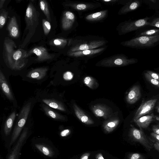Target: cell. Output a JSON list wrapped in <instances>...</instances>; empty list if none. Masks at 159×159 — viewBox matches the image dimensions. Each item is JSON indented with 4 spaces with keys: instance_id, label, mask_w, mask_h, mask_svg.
<instances>
[{
    "instance_id": "6da1fadb",
    "label": "cell",
    "mask_w": 159,
    "mask_h": 159,
    "mask_svg": "<svg viewBox=\"0 0 159 159\" xmlns=\"http://www.w3.org/2000/svg\"><path fill=\"white\" fill-rule=\"evenodd\" d=\"M17 47L14 42L7 38L3 44V58L7 66L11 69L19 70L24 67L26 63L27 52L21 49H15Z\"/></svg>"
},
{
    "instance_id": "7a4b0ae2",
    "label": "cell",
    "mask_w": 159,
    "mask_h": 159,
    "mask_svg": "<svg viewBox=\"0 0 159 159\" xmlns=\"http://www.w3.org/2000/svg\"><path fill=\"white\" fill-rule=\"evenodd\" d=\"M32 104L31 101H28L24 104L21 108L11 136L10 147L16 141L24 127L30 111Z\"/></svg>"
},
{
    "instance_id": "3957f363",
    "label": "cell",
    "mask_w": 159,
    "mask_h": 159,
    "mask_svg": "<svg viewBox=\"0 0 159 159\" xmlns=\"http://www.w3.org/2000/svg\"><path fill=\"white\" fill-rule=\"evenodd\" d=\"M159 42V34L152 36H142L123 42V46L130 48L149 47Z\"/></svg>"
},
{
    "instance_id": "277c9868",
    "label": "cell",
    "mask_w": 159,
    "mask_h": 159,
    "mask_svg": "<svg viewBox=\"0 0 159 159\" xmlns=\"http://www.w3.org/2000/svg\"><path fill=\"white\" fill-rule=\"evenodd\" d=\"M137 61L136 59L129 58L124 55L118 54L105 58L97 64L105 67L123 66L135 63Z\"/></svg>"
},
{
    "instance_id": "5b68a950",
    "label": "cell",
    "mask_w": 159,
    "mask_h": 159,
    "mask_svg": "<svg viewBox=\"0 0 159 159\" xmlns=\"http://www.w3.org/2000/svg\"><path fill=\"white\" fill-rule=\"evenodd\" d=\"M130 134L134 141L142 145L148 151H150L153 147V143L149 139L142 129H138L131 125Z\"/></svg>"
},
{
    "instance_id": "8992f818",
    "label": "cell",
    "mask_w": 159,
    "mask_h": 159,
    "mask_svg": "<svg viewBox=\"0 0 159 159\" xmlns=\"http://www.w3.org/2000/svg\"><path fill=\"white\" fill-rule=\"evenodd\" d=\"M148 17L129 22L125 23L119 29L120 34H124L136 30L147 25H149Z\"/></svg>"
},
{
    "instance_id": "52a82bcc",
    "label": "cell",
    "mask_w": 159,
    "mask_h": 159,
    "mask_svg": "<svg viewBox=\"0 0 159 159\" xmlns=\"http://www.w3.org/2000/svg\"><path fill=\"white\" fill-rule=\"evenodd\" d=\"M106 43L103 40H94L87 41L77 43L71 47L70 52H74L79 51L97 49Z\"/></svg>"
},
{
    "instance_id": "ba28073f",
    "label": "cell",
    "mask_w": 159,
    "mask_h": 159,
    "mask_svg": "<svg viewBox=\"0 0 159 159\" xmlns=\"http://www.w3.org/2000/svg\"><path fill=\"white\" fill-rule=\"evenodd\" d=\"M157 101L156 98L147 101L143 100L135 112L133 118L134 121L150 112L153 109Z\"/></svg>"
},
{
    "instance_id": "9c48e42d",
    "label": "cell",
    "mask_w": 159,
    "mask_h": 159,
    "mask_svg": "<svg viewBox=\"0 0 159 159\" xmlns=\"http://www.w3.org/2000/svg\"><path fill=\"white\" fill-rule=\"evenodd\" d=\"M35 54L37 56L35 60L38 61H43L52 59L55 55L49 53L47 49L42 46L35 47L27 52L26 58L32 54Z\"/></svg>"
},
{
    "instance_id": "30bf717a",
    "label": "cell",
    "mask_w": 159,
    "mask_h": 159,
    "mask_svg": "<svg viewBox=\"0 0 159 159\" xmlns=\"http://www.w3.org/2000/svg\"><path fill=\"white\" fill-rule=\"evenodd\" d=\"M37 11L32 3H29L27 8L25 15V20L26 27H30L34 25L38 20Z\"/></svg>"
},
{
    "instance_id": "8fae6325",
    "label": "cell",
    "mask_w": 159,
    "mask_h": 159,
    "mask_svg": "<svg viewBox=\"0 0 159 159\" xmlns=\"http://www.w3.org/2000/svg\"><path fill=\"white\" fill-rule=\"evenodd\" d=\"M28 133V128L25 127L9 154L7 159H18L21 148L26 139Z\"/></svg>"
},
{
    "instance_id": "7c38bea8",
    "label": "cell",
    "mask_w": 159,
    "mask_h": 159,
    "mask_svg": "<svg viewBox=\"0 0 159 159\" xmlns=\"http://www.w3.org/2000/svg\"><path fill=\"white\" fill-rule=\"evenodd\" d=\"M141 96L140 86L138 85H134L131 88L127 95L126 100L128 103L134 104L140 99Z\"/></svg>"
},
{
    "instance_id": "4fadbf2b",
    "label": "cell",
    "mask_w": 159,
    "mask_h": 159,
    "mask_svg": "<svg viewBox=\"0 0 159 159\" xmlns=\"http://www.w3.org/2000/svg\"><path fill=\"white\" fill-rule=\"evenodd\" d=\"M0 86L1 89L6 97L10 101H14L13 93L6 77L1 70L0 71Z\"/></svg>"
},
{
    "instance_id": "5bb4252c",
    "label": "cell",
    "mask_w": 159,
    "mask_h": 159,
    "mask_svg": "<svg viewBox=\"0 0 159 159\" xmlns=\"http://www.w3.org/2000/svg\"><path fill=\"white\" fill-rule=\"evenodd\" d=\"M98 4L87 2H67L65 5L79 11L91 10L98 7Z\"/></svg>"
},
{
    "instance_id": "9a60e30c",
    "label": "cell",
    "mask_w": 159,
    "mask_h": 159,
    "mask_svg": "<svg viewBox=\"0 0 159 159\" xmlns=\"http://www.w3.org/2000/svg\"><path fill=\"white\" fill-rule=\"evenodd\" d=\"M106 48H102L93 49L69 52L68 55L75 57H89L98 54L104 51Z\"/></svg>"
},
{
    "instance_id": "2e32d148",
    "label": "cell",
    "mask_w": 159,
    "mask_h": 159,
    "mask_svg": "<svg viewBox=\"0 0 159 159\" xmlns=\"http://www.w3.org/2000/svg\"><path fill=\"white\" fill-rule=\"evenodd\" d=\"M42 103L46 104L51 107L57 110L65 111L66 108L63 104L60 101L55 98L48 97H43L41 98Z\"/></svg>"
},
{
    "instance_id": "e0dca14e",
    "label": "cell",
    "mask_w": 159,
    "mask_h": 159,
    "mask_svg": "<svg viewBox=\"0 0 159 159\" xmlns=\"http://www.w3.org/2000/svg\"><path fill=\"white\" fill-rule=\"evenodd\" d=\"M75 19L74 14L69 11L64 12L61 20L62 28L64 30H67L72 27Z\"/></svg>"
},
{
    "instance_id": "ac0fdd59",
    "label": "cell",
    "mask_w": 159,
    "mask_h": 159,
    "mask_svg": "<svg viewBox=\"0 0 159 159\" xmlns=\"http://www.w3.org/2000/svg\"><path fill=\"white\" fill-rule=\"evenodd\" d=\"M40 106L45 114L50 118L57 121H62L65 119L63 115L59 113L46 104L42 103Z\"/></svg>"
},
{
    "instance_id": "d6986e66",
    "label": "cell",
    "mask_w": 159,
    "mask_h": 159,
    "mask_svg": "<svg viewBox=\"0 0 159 159\" xmlns=\"http://www.w3.org/2000/svg\"><path fill=\"white\" fill-rule=\"evenodd\" d=\"M48 70L47 67H41L33 69L28 73L26 76L31 79L40 80L46 75Z\"/></svg>"
},
{
    "instance_id": "ffe728a7",
    "label": "cell",
    "mask_w": 159,
    "mask_h": 159,
    "mask_svg": "<svg viewBox=\"0 0 159 159\" xmlns=\"http://www.w3.org/2000/svg\"><path fill=\"white\" fill-rule=\"evenodd\" d=\"M7 30L10 36L12 38H16L19 36L20 31L15 16H12L11 19L7 26Z\"/></svg>"
},
{
    "instance_id": "44dd1931",
    "label": "cell",
    "mask_w": 159,
    "mask_h": 159,
    "mask_svg": "<svg viewBox=\"0 0 159 159\" xmlns=\"http://www.w3.org/2000/svg\"><path fill=\"white\" fill-rule=\"evenodd\" d=\"M154 119L155 115L153 113H152L150 115L141 116L134 122L138 125L140 129H143L147 128Z\"/></svg>"
},
{
    "instance_id": "7402d4cb",
    "label": "cell",
    "mask_w": 159,
    "mask_h": 159,
    "mask_svg": "<svg viewBox=\"0 0 159 159\" xmlns=\"http://www.w3.org/2000/svg\"><path fill=\"white\" fill-rule=\"evenodd\" d=\"M73 107L76 116L82 122L87 124L93 123V121L91 119L86 115L76 104H73Z\"/></svg>"
},
{
    "instance_id": "603a6c76",
    "label": "cell",
    "mask_w": 159,
    "mask_h": 159,
    "mask_svg": "<svg viewBox=\"0 0 159 159\" xmlns=\"http://www.w3.org/2000/svg\"><path fill=\"white\" fill-rule=\"evenodd\" d=\"M92 110L95 115L99 117L107 118L110 113V111L106 106L100 104L94 106Z\"/></svg>"
},
{
    "instance_id": "cb8c5ba5",
    "label": "cell",
    "mask_w": 159,
    "mask_h": 159,
    "mask_svg": "<svg viewBox=\"0 0 159 159\" xmlns=\"http://www.w3.org/2000/svg\"><path fill=\"white\" fill-rule=\"evenodd\" d=\"M140 2L138 0L131 1L123 6L119 11L118 14L122 15L135 10L140 6Z\"/></svg>"
},
{
    "instance_id": "d4e9b609",
    "label": "cell",
    "mask_w": 159,
    "mask_h": 159,
    "mask_svg": "<svg viewBox=\"0 0 159 159\" xmlns=\"http://www.w3.org/2000/svg\"><path fill=\"white\" fill-rule=\"evenodd\" d=\"M16 117V112L14 111L11 113L5 121L4 131L6 136L8 135L11 132Z\"/></svg>"
},
{
    "instance_id": "484cf974",
    "label": "cell",
    "mask_w": 159,
    "mask_h": 159,
    "mask_svg": "<svg viewBox=\"0 0 159 159\" xmlns=\"http://www.w3.org/2000/svg\"><path fill=\"white\" fill-rule=\"evenodd\" d=\"M107 13V10H102L88 15L85 18L86 20L90 21H98L104 18Z\"/></svg>"
},
{
    "instance_id": "4316f807",
    "label": "cell",
    "mask_w": 159,
    "mask_h": 159,
    "mask_svg": "<svg viewBox=\"0 0 159 159\" xmlns=\"http://www.w3.org/2000/svg\"><path fill=\"white\" fill-rule=\"evenodd\" d=\"M35 147L45 155L49 157H52L53 155L52 150L48 147L43 144H36Z\"/></svg>"
},
{
    "instance_id": "83f0119b",
    "label": "cell",
    "mask_w": 159,
    "mask_h": 159,
    "mask_svg": "<svg viewBox=\"0 0 159 159\" xmlns=\"http://www.w3.org/2000/svg\"><path fill=\"white\" fill-rule=\"evenodd\" d=\"M40 8L46 16L48 21H51L50 14L47 2L44 0H41L39 2Z\"/></svg>"
},
{
    "instance_id": "f1b7e54d",
    "label": "cell",
    "mask_w": 159,
    "mask_h": 159,
    "mask_svg": "<svg viewBox=\"0 0 159 159\" xmlns=\"http://www.w3.org/2000/svg\"><path fill=\"white\" fill-rule=\"evenodd\" d=\"M50 44L57 46L63 47L65 46L67 43L66 39L61 38H57L51 40Z\"/></svg>"
},
{
    "instance_id": "f546056e",
    "label": "cell",
    "mask_w": 159,
    "mask_h": 159,
    "mask_svg": "<svg viewBox=\"0 0 159 159\" xmlns=\"http://www.w3.org/2000/svg\"><path fill=\"white\" fill-rule=\"evenodd\" d=\"M84 84L88 87L91 89L96 88L98 84L96 80L92 77L87 76L84 80Z\"/></svg>"
},
{
    "instance_id": "4dcf8cb0",
    "label": "cell",
    "mask_w": 159,
    "mask_h": 159,
    "mask_svg": "<svg viewBox=\"0 0 159 159\" xmlns=\"http://www.w3.org/2000/svg\"><path fill=\"white\" fill-rule=\"evenodd\" d=\"M8 15V12L5 10H1L0 16V28H2L6 23Z\"/></svg>"
},
{
    "instance_id": "1f68e13d",
    "label": "cell",
    "mask_w": 159,
    "mask_h": 159,
    "mask_svg": "<svg viewBox=\"0 0 159 159\" xmlns=\"http://www.w3.org/2000/svg\"><path fill=\"white\" fill-rule=\"evenodd\" d=\"M158 34H159V29H153L143 32L139 35L140 36H152Z\"/></svg>"
},
{
    "instance_id": "d6a6232c",
    "label": "cell",
    "mask_w": 159,
    "mask_h": 159,
    "mask_svg": "<svg viewBox=\"0 0 159 159\" xmlns=\"http://www.w3.org/2000/svg\"><path fill=\"white\" fill-rule=\"evenodd\" d=\"M43 28L45 35H47L50 32L51 25L50 22L45 19L42 20Z\"/></svg>"
},
{
    "instance_id": "836d02e7",
    "label": "cell",
    "mask_w": 159,
    "mask_h": 159,
    "mask_svg": "<svg viewBox=\"0 0 159 159\" xmlns=\"http://www.w3.org/2000/svg\"><path fill=\"white\" fill-rule=\"evenodd\" d=\"M146 79L151 84L159 88V81L152 78L147 73L144 74Z\"/></svg>"
},
{
    "instance_id": "e575fe53",
    "label": "cell",
    "mask_w": 159,
    "mask_h": 159,
    "mask_svg": "<svg viewBox=\"0 0 159 159\" xmlns=\"http://www.w3.org/2000/svg\"><path fill=\"white\" fill-rule=\"evenodd\" d=\"M117 118H114L108 121L106 124L107 128H112L116 127L119 123V120Z\"/></svg>"
},
{
    "instance_id": "d590c367",
    "label": "cell",
    "mask_w": 159,
    "mask_h": 159,
    "mask_svg": "<svg viewBox=\"0 0 159 159\" xmlns=\"http://www.w3.org/2000/svg\"><path fill=\"white\" fill-rule=\"evenodd\" d=\"M129 159H145V157L140 153H134L130 155Z\"/></svg>"
},
{
    "instance_id": "8d00e7d4",
    "label": "cell",
    "mask_w": 159,
    "mask_h": 159,
    "mask_svg": "<svg viewBox=\"0 0 159 159\" xmlns=\"http://www.w3.org/2000/svg\"><path fill=\"white\" fill-rule=\"evenodd\" d=\"M149 25L159 28V17L154 19L150 22Z\"/></svg>"
},
{
    "instance_id": "74e56055",
    "label": "cell",
    "mask_w": 159,
    "mask_h": 159,
    "mask_svg": "<svg viewBox=\"0 0 159 159\" xmlns=\"http://www.w3.org/2000/svg\"><path fill=\"white\" fill-rule=\"evenodd\" d=\"M146 72L152 78L159 81V74L149 70L147 71Z\"/></svg>"
},
{
    "instance_id": "f35d334b",
    "label": "cell",
    "mask_w": 159,
    "mask_h": 159,
    "mask_svg": "<svg viewBox=\"0 0 159 159\" xmlns=\"http://www.w3.org/2000/svg\"><path fill=\"white\" fill-rule=\"evenodd\" d=\"M63 77L65 80H70L73 79V75L71 72L67 71L64 74Z\"/></svg>"
},
{
    "instance_id": "ab89813d",
    "label": "cell",
    "mask_w": 159,
    "mask_h": 159,
    "mask_svg": "<svg viewBox=\"0 0 159 159\" xmlns=\"http://www.w3.org/2000/svg\"><path fill=\"white\" fill-rule=\"evenodd\" d=\"M150 135L154 142H156L159 143V135L153 132L151 133Z\"/></svg>"
},
{
    "instance_id": "60d3db41",
    "label": "cell",
    "mask_w": 159,
    "mask_h": 159,
    "mask_svg": "<svg viewBox=\"0 0 159 159\" xmlns=\"http://www.w3.org/2000/svg\"><path fill=\"white\" fill-rule=\"evenodd\" d=\"M69 129H65L62 131L60 133V135L62 137H65L67 136L70 133Z\"/></svg>"
},
{
    "instance_id": "b9f144b4",
    "label": "cell",
    "mask_w": 159,
    "mask_h": 159,
    "mask_svg": "<svg viewBox=\"0 0 159 159\" xmlns=\"http://www.w3.org/2000/svg\"><path fill=\"white\" fill-rule=\"evenodd\" d=\"M153 147L156 150L159 152V143L156 142H154V143H153Z\"/></svg>"
},
{
    "instance_id": "7bdbcfd3",
    "label": "cell",
    "mask_w": 159,
    "mask_h": 159,
    "mask_svg": "<svg viewBox=\"0 0 159 159\" xmlns=\"http://www.w3.org/2000/svg\"><path fill=\"white\" fill-rule=\"evenodd\" d=\"M101 1L105 3H110V2H114L117 1V0H101Z\"/></svg>"
},
{
    "instance_id": "ee69618b",
    "label": "cell",
    "mask_w": 159,
    "mask_h": 159,
    "mask_svg": "<svg viewBox=\"0 0 159 159\" xmlns=\"http://www.w3.org/2000/svg\"><path fill=\"white\" fill-rule=\"evenodd\" d=\"M5 0H1L0 1V9H1L3 7L4 3L5 2Z\"/></svg>"
},
{
    "instance_id": "f6af8a7d",
    "label": "cell",
    "mask_w": 159,
    "mask_h": 159,
    "mask_svg": "<svg viewBox=\"0 0 159 159\" xmlns=\"http://www.w3.org/2000/svg\"><path fill=\"white\" fill-rule=\"evenodd\" d=\"M155 119L159 121V116H155Z\"/></svg>"
},
{
    "instance_id": "bcb514c9",
    "label": "cell",
    "mask_w": 159,
    "mask_h": 159,
    "mask_svg": "<svg viewBox=\"0 0 159 159\" xmlns=\"http://www.w3.org/2000/svg\"><path fill=\"white\" fill-rule=\"evenodd\" d=\"M88 157L87 156L83 157L81 159H88Z\"/></svg>"
},
{
    "instance_id": "7dc6e473",
    "label": "cell",
    "mask_w": 159,
    "mask_h": 159,
    "mask_svg": "<svg viewBox=\"0 0 159 159\" xmlns=\"http://www.w3.org/2000/svg\"><path fill=\"white\" fill-rule=\"evenodd\" d=\"M156 109H157V112L159 113V105H158L156 107Z\"/></svg>"
},
{
    "instance_id": "c3c4849f",
    "label": "cell",
    "mask_w": 159,
    "mask_h": 159,
    "mask_svg": "<svg viewBox=\"0 0 159 159\" xmlns=\"http://www.w3.org/2000/svg\"><path fill=\"white\" fill-rule=\"evenodd\" d=\"M98 159H104L103 157L102 156H100L98 157Z\"/></svg>"
},
{
    "instance_id": "681fc988",
    "label": "cell",
    "mask_w": 159,
    "mask_h": 159,
    "mask_svg": "<svg viewBox=\"0 0 159 159\" xmlns=\"http://www.w3.org/2000/svg\"><path fill=\"white\" fill-rule=\"evenodd\" d=\"M150 1L152 2L153 3H155L156 2V1L155 0H150Z\"/></svg>"
},
{
    "instance_id": "f907efd6",
    "label": "cell",
    "mask_w": 159,
    "mask_h": 159,
    "mask_svg": "<svg viewBox=\"0 0 159 159\" xmlns=\"http://www.w3.org/2000/svg\"><path fill=\"white\" fill-rule=\"evenodd\" d=\"M158 126H159V123H158L157 124Z\"/></svg>"
},
{
    "instance_id": "816d5d0a",
    "label": "cell",
    "mask_w": 159,
    "mask_h": 159,
    "mask_svg": "<svg viewBox=\"0 0 159 159\" xmlns=\"http://www.w3.org/2000/svg\"></svg>"
}]
</instances>
